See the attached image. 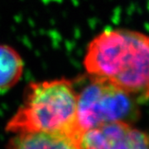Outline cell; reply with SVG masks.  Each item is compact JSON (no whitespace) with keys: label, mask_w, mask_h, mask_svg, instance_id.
I'll return each instance as SVG.
<instances>
[{"label":"cell","mask_w":149,"mask_h":149,"mask_svg":"<svg viewBox=\"0 0 149 149\" xmlns=\"http://www.w3.org/2000/svg\"><path fill=\"white\" fill-rule=\"evenodd\" d=\"M83 64L88 75L143 97L149 95V35L108 28L89 43Z\"/></svg>","instance_id":"obj_1"},{"label":"cell","mask_w":149,"mask_h":149,"mask_svg":"<svg viewBox=\"0 0 149 149\" xmlns=\"http://www.w3.org/2000/svg\"><path fill=\"white\" fill-rule=\"evenodd\" d=\"M78 91L67 79L32 82L20 107L6 125L13 133L42 132L80 139Z\"/></svg>","instance_id":"obj_2"},{"label":"cell","mask_w":149,"mask_h":149,"mask_svg":"<svg viewBox=\"0 0 149 149\" xmlns=\"http://www.w3.org/2000/svg\"><path fill=\"white\" fill-rule=\"evenodd\" d=\"M141 98L89 75L88 83L78 91L77 115L81 133L105 123H134L141 115Z\"/></svg>","instance_id":"obj_3"},{"label":"cell","mask_w":149,"mask_h":149,"mask_svg":"<svg viewBox=\"0 0 149 149\" xmlns=\"http://www.w3.org/2000/svg\"><path fill=\"white\" fill-rule=\"evenodd\" d=\"M80 149H149V133L123 121L105 123L84 131Z\"/></svg>","instance_id":"obj_4"},{"label":"cell","mask_w":149,"mask_h":149,"mask_svg":"<svg viewBox=\"0 0 149 149\" xmlns=\"http://www.w3.org/2000/svg\"><path fill=\"white\" fill-rule=\"evenodd\" d=\"M7 149H80L79 140L70 136L42 132L15 133Z\"/></svg>","instance_id":"obj_5"},{"label":"cell","mask_w":149,"mask_h":149,"mask_svg":"<svg viewBox=\"0 0 149 149\" xmlns=\"http://www.w3.org/2000/svg\"><path fill=\"white\" fill-rule=\"evenodd\" d=\"M23 71L21 55L10 46L0 44V93L13 88L21 80Z\"/></svg>","instance_id":"obj_6"}]
</instances>
